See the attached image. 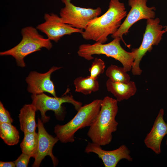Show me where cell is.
Here are the masks:
<instances>
[{
  "label": "cell",
  "mask_w": 167,
  "mask_h": 167,
  "mask_svg": "<svg viewBox=\"0 0 167 167\" xmlns=\"http://www.w3.org/2000/svg\"><path fill=\"white\" fill-rule=\"evenodd\" d=\"M126 15L123 3L119 0H110L107 11L90 22L81 33L82 36L85 40L105 43L108 36L118 30Z\"/></svg>",
  "instance_id": "cell-1"
},
{
  "label": "cell",
  "mask_w": 167,
  "mask_h": 167,
  "mask_svg": "<svg viewBox=\"0 0 167 167\" xmlns=\"http://www.w3.org/2000/svg\"><path fill=\"white\" fill-rule=\"evenodd\" d=\"M118 101L109 96L102 100L100 111L88 131V136L92 142L101 146L109 144L112 133L117 129L115 118L118 111Z\"/></svg>",
  "instance_id": "cell-2"
},
{
  "label": "cell",
  "mask_w": 167,
  "mask_h": 167,
  "mask_svg": "<svg viewBox=\"0 0 167 167\" xmlns=\"http://www.w3.org/2000/svg\"><path fill=\"white\" fill-rule=\"evenodd\" d=\"M102 100L96 99L81 106L74 117L63 125H56L54 132L61 142L75 141L74 135L79 129L90 126L96 118L101 109Z\"/></svg>",
  "instance_id": "cell-3"
},
{
  "label": "cell",
  "mask_w": 167,
  "mask_h": 167,
  "mask_svg": "<svg viewBox=\"0 0 167 167\" xmlns=\"http://www.w3.org/2000/svg\"><path fill=\"white\" fill-rule=\"evenodd\" d=\"M119 37L114 38L107 44L96 42L92 44H83L80 45L77 52L78 55L87 60L94 59V54H104L120 62L126 71L131 70L134 60V53L128 52L121 46Z\"/></svg>",
  "instance_id": "cell-4"
},
{
  "label": "cell",
  "mask_w": 167,
  "mask_h": 167,
  "mask_svg": "<svg viewBox=\"0 0 167 167\" xmlns=\"http://www.w3.org/2000/svg\"><path fill=\"white\" fill-rule=\"evenodd\" d=\"M37 28L28 26L22 28L21 33L22 40L13 48L0 53L1 56H11L14 57L17 65L21 67L25 66L24 58L33 52L41 50L42 48L48 50L52 47L51 40L44 38L39 33Z\"/></svg>",
  "instance_id": "cell-5"
},
{
  "label": "cell",
  "mask_w": 167,
  "mask_h": 167,
  "mask_svg": "<svg viewBox=\"0 0 167 167\" xmlns=\"http://www.w3.org/2000/svg\"><path fill=\"white\" fill-rule=\"evenodd\" d=\"M32 104L36 107L37 111L41 113V120L43 123L48 122L49 117L46 115L47 111L54 112L56 118L63 120L65 117L64 109L62 105L63 103H69L74 106L77 111L82 106V103L75 100L72 95L66 93V92L61 97H51L43 93L38 94H32Z\"/></svg>",
  "instance_id": "cell-6"
},
{
  "label": "cell",
  "mask_w": 167,
  "mask_h": 167,
  "mask_svg": "<svg viewBox=\"0 0 167 167\" xmlns=\"http://www.w3.org/2000/svg\"><path fill=\"white\" fill-rule=\"evenodd\" d=\"M159 18L147 19V25L141 45L138 48L133 49L134 60L131 71L134 75H140L142 70L139 67L140 62L148 51H150L154 45L160 42L163 34L166 32L164 27L160 24Z\"/></svg>",
  "instance_id": "cell-7"
},
{
  "label": "cell",
  "mask_w": 167,
  "mask_h": 167,
  "mask_svg": "<svg viewBox=\"0 0 167 167\" xmlns=\"http://www.w3.org/2000/svg\"><path fill=\"white\" fill-rule=\"evenodd\" d=\"M65 6L61 9L60 16L64 23L84 30L91 20L101 13L100 7L96 9L86 8L74 5L71 0H61Z\"/></svg>",
  "instance_id": "cell-8"
},
{
  "label": "cell",
  "mask_w": 167,
  "mask_h": 167,
  "mask_svg": "<svg viewBox=\"0 0 167 167\" xmlns=\"http://www.w3.org/2000/svg\"><path fill=\"white\" fill-rule=\"evenodd\" d=\"M147 1V0H128L131 10L118 30L111 35L113 38L119 37L125 43L122 36L128 32L130 28L133 24L142 19L155 18L156 8L154 6L148 7Z\"/></svg>",
  "instance_id": "cell-9"
},
{
  "label": "cell",
  "mask_w": 167,
  "mask_h": 167,
  "mask_svg": "<svg viewBox=\"0 0 167 167\" xmlns=\"http://www.w3.org/2000/svg\"><path fill=\"white\" fill-rule=\"evenodd\" d=\"M44 18L45 21L39 24L36 28L45 34L47 38L55 42L65 35L74 33L81 34L83 31L64 23L60 16L54 13H45Z\"/></svg>",
  "instance_id": "cell-10"
},
{
  "label": "cell",
  "mask_w": 167,
  "mask_h": 167,
  "mask_svg": "<svg viewBox=\"0 0 167 167\" xmlns=\"http://www.w3.org/2000/svg\"><path fill=\"white\" fill-rule=\"evenodd\" d=\"M87 153H94L101 159L105 167H115L122 159L129 161L133 160L130 155V151L125 145H122L118 148L111 151L103 150L101 146L93 142H88L84 150Z\"/></svg>",
  "instance_id": "cell-11"
},
{
  "label": "cell",
  "mask_w": 167,
  "mask_h": 167,
  "mask_svg": "<svg viewBox=\"0 0 167 167\" xmlns=\"http://www.w3.org/2000/svg\"><path fill=\"white\" fill-rule=\"evenodd\" d=\"M37 121L38 146L32 167H39L42 160L47 156H50L54 166H56L58 161L53 155L52 151L54 146L59 140L57 136L54 137L47 132L41 119L38 118Z\"/></svg>",
  "instance_id": "cell-12"
},
{
  "label": "cell",
  "mask_w": 167,
  "mask_h": 167,
  "mask_svg": "<svg viewBox=\"0 0 167 167\" xmlns=\"http://www.w3.org/2000/svg\"><path fill=\"white\" fill-rule=\"evenodd\" d=\"M62 67L53 66L47 72L44 73L36 71L30 72L26 79L28 84V92L35 95L47 92L54 96L57 97L54 85L51 80V76L53 72Z\"/></svg>",
  "instance_id": "cell-13"
},
{
  "label": "cell",
  "mask_w": 167,
  "mask_h": 167,
  "mask_svg": "<svg viewBox=\"0 0 167 167\" xmlns=\"http://www.w3.org/2000/svg\"><path fill=\"white\" fill-rule=\"evenodd\" d=\"M164 109H161L151 130L146 135L144 141L146 146L157 154L161 152V142L167 134V123L164 120Z\"/></svg>",
  "instance_id": "cell-14"
},
{
  "label": "cell",
  "mask_w": 167,
  "mask_h": 167,
  "mask_svg": "<svg viewBox=\"0 0 167 167\" xmlns=\"http://www.w3.org/2000/svg\"><path fill=\"white\" fill-rule=\"evenodd\" d=\"M107 89L116 98L118 102L127 100L134 96L137 91L135 83L130 81L125 83L113 82L108 79L106 82Z\"/></svg>",
  "instance_id": "cell-15"
},
{
  "label": "cell",
  "mask_w": 167,
  "mask_h": 167,
  "mask_svg": "<svg viewBox=\"0 0 167 167\" xmlns=\"http://www.w3.org/2000/svg\"><path fill=\"white\" fill-rule=\"evenodd\" d=\"M35 106L32 104L24 105L19 115L20 129L24 133L35 131L37 126L35 121Z\"/></svg>",
  "instance_id": "cell-16"
},
{
  "label": "cell",
  "mask_w": 167,
  "mask_h": 167,
  "mask_svg": "<svg viewBox=\"0 0 167 167\" xmlns=\"http://www.w3.org/2000/svg\"><path fill=\"white\" fill-rule=\"evenodd\" d=\"M74 83L76 92L86 95L90 94L92 92L97 91L99 89L98 81L90 76L78 77L74 80Z\"/></svg>",
  "instance_id": "cell-17"
},
{
  "label": "cell",
  "mask_w": 167,
  "mask_h": 167,
  "mask_svg": "<svg viewBox=\"0 0 167 167\" xmlns=\"http://www.w3.org/2000/svg\"><path fill=\"white\" fill-rule=\"evenodd\" d=\"M20 144L22 153L35 158L38 148V135L36 131L25 133Z\"/></svg>",
  "instance_id": "cell-18"
},
{
  "label": "cell",
  "mask_w": 167,
  "mask_h": 167,
  "mask_svg": "<svg viewBox=\"0 0 167 167\" xmlns=\"http://www.w3.org/2000/svg\"><path fill=\"white\" fill-rule=\"evenodd\" d=\"M0 137L9 146L16 145L19 141V132L11 123H0Z\"/></svg>",
  "instance_id": "cell-19"
},
{
  "label": "cell",
  "mask_w": 167,
  "mask_h": 167,
  "mask_svg": "<svg viewBox=\"0 0 167 167\" xmlns=\"http://www.w3.org/2000/svg\"><path fill=\"white\" fill-rule=\"evenodd\" d=\"M105 75L109 79L113 82L128 83L131 77L123 67L111 65L109 66L105 71Z\"/></svg>",
  "instance_id": "cell-20"
},
{
  "label": "cell",
  "mask_w": 167,
  "mask_h": 167,
  "mask_svg": "<svg viewBox=\"0 0 167 167\" xmlns=\"http://www.w3.org/2000/svg\"><path fill=\"white\" fill-rule=\"evenodd\" d=\"M105 67V62L102 59L97 58H95L89 69L90 73L89 76L97 79L98 76L104 72Z\"/></svg>",
  "instance_id": "cell-21"
},
{
  "label": "cell",
  "mask_w": 167,
  "mask_h": 167,
  "mask_svg": "<svg viewBox=\"0 0 167 167\" xmlns=\"http://www.w3.org/2000/svg\"><path fill=\"white\" fill-rule=\"evenodd\" d=\"M13 120L9 112L5 108L2 103L0 102V123H8L11 124Z\"/></svg>",
  "instance_id": "cell-22"
},
{
  "label": "cell",
  "mask_w": 167,
  "mask_h": 167,
  "mask_svg": "<svg viewBox=\"0 0 167 167\" xmlns=\"http://www.w3.org/2000/svg\"><path fill=\"white\" fill-rule=\"evenodd\" d=\"M31 157L30 156L22 153L18 158L14 161L16 167H27Z\"/></svg>",
  "instance_id": "cell-23"
},
{
  "label": "cell",
  "mask_w": 167,
  "mask_h": 167,
  "mask_svg": "<svg viewBox=\"0 0 167 167\" xmlns=\"http://www.w3.org/2000/svg\"><path fill=\"white\" fill-rule=\"evenodd\" d=\"M0 167H16L14 161L3 162L0 161Z\"/></svg>",
  "instance_id": "cell-24"
},
{
  "label": "cell",
  "mask_w": 167,
  "mask_h": 167,
  "mask_svg": "<svg viewBox=\"0 0 167 167\" xmlns=\"http://www.w3.org/2000/svg\"><path fill=\"white\" fill-rule=\"evenodd\" d=\"M165 31L166 32H167V26L165 27Z\"/></svg>",
  "instance_id": "cell-25"
},
{
  "label": "cell",
  "mask_w": 167,
  "mask_h": 167,
  "mask_svg": "<svg viewBox=\"0 0 167 167\" xmlns=\"http://www.w3.org/2000/svg\"><path fill=\"white\" fill-rule=\"evenodd\" d=\"M166 145H167V139L166 140Z\"/></svg>",
  "instance_id": "cell-26"
}]
</instances>
